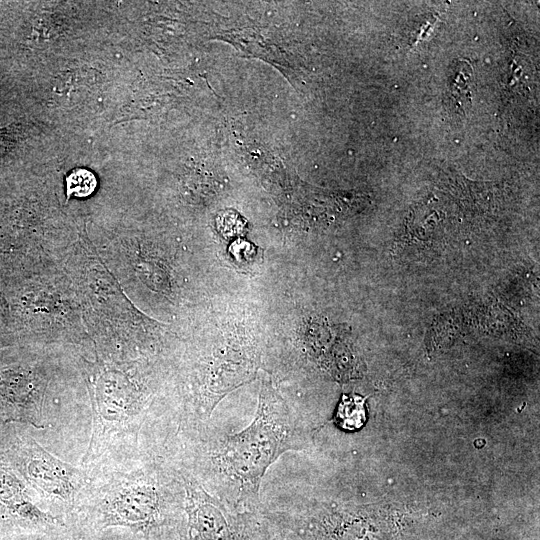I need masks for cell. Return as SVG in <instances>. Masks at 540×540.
<instances>
[{"label":"cell","instance_id":"cell-12","mask_svg":"<svg viewBox=\"0 0 540 540\" xmlns=\"http://www.w3.org/2000/svg\"><path fill=\"white\" fill-rule=\"evenodd\" d=\"M8 307L5 299L0 294V315H7Z\"/></svg>","mask_w":540,"mask_h":540},{"label":"cell","instance_id":"cell-8","mask_svg":"<svg viewBox=\"0 0 540 540\" xmlns=\"http://www.w3.org/2000/svg\"><path fill=\"white\" fill-rule=\"evenodd\" d=\"M189 518L192 527L203 540H232L228 524L222 513L195 485H188Z\"/></svg>","mask_w":540,"mask_h":540},{"label":"cell","instance_id":"cell-2","mask_svg":"<svg viewBox=\"0 0 540 540\" xmlns=\"http://www.w3.org/2000/svg\"><path fill=\"white\" fill-rule=\"evenodd\" d=\"M93 410V429L84 458L93 460L105 450L108 440L138 412V392L125 372L102 368L90 373L87 380Z\"/></svg>","mask_w":540,"mask_h":540},{"label":"cell","instance_id":"cell-7","mask_svg":"<svg viewBox=\"0 0 540 540\" xmlns=\"http://www.w3.org/2000/svg\"><path fill=\"white\" fill-rule=\"evenodd\" d=\"M0 519L27 525L55 521L33 504L23 483L8 470H0Z\"/></svg>","mask_w":540,"mask_h":540},{"label":"cell","instance_id":"cell-3","mask_svg":"<svg viewBox=\"0 0 540 540\" xmlns=\"http://www.w3.org/2000/svg\"><path fill=\"white\" fill-rule=\"evenodd\" d=\"M10 462L29 483L42 492L63 501H72L85 483L81 470L64 462L24 437L10 452Z\"/></svg>","mask_w":540,"mask_h":540},{"label":"cell","instance_id":"cell-9","mask_svg":"<svg viewBox=\"0 0 540 540\" xmlns=\"http://www.w3.org/2000/svg\"><path fill=\"white\" fill-rule=\"evenodd\" d=\"M365 398L359 395H343L335 413L334 421L343 430L355 431L366 422Z\"/></svg>","mask_w":540,"mask_h":540},{"label":"cell","instance_id":"cell-13","mask_svg":"<svg viewBox=\"0 0 540 540\" xmlns=\"http://www.w3.org/2000/svg\"><path fill=\"white\" fill-rule=\"evenodd\" d=\"M0 420H4V417H3V415H2L1 410H0ZM4 421H5V420H4Z\"/></svg>","mask_w":540,"mask_h":540},{"label":"cell","instance_id":"cell-6","mask_svg":"<svg viewBox=\"0 0 540 540\" xmlns=\"http://www.w3.org/2000/svg\"><path fill=\"white\" fill-rule=\"evenodd\" d=\"M158 503V494L153 486L142 482L122 483L103 500L104 526L147 527L157 515Z\"/></svg>","mask_w":540,"mask_h":540},{"label":"cell","instance_id":"cell-1","mask_svg":"<svg viewBox=\"0 0 540 540\" xmlns=\"http://www.w3.org/2000/svg\"><path fill=\"white\" fill-rule=\"evenodd\" d=\"M296 440L294 417L272 385L263 382L254 420L225 440L219 459L241 490L256 496L268 467L285 451L296 449Z\"/></svg>","mask_w":540,"mask_h":540},{"label":"cell","instance_id":"cell-4","mask_svg":"<svg viewBox=\"0 0 540 540\" xmlns=\"http://www.w3.org/2000/svg\"><path fill=\"white\" fill-rule=\"evenodd\" d=\"M51 273L50 279L26 288L20 296L21 315L33 327H81L79 302L66 276Z\"/></svg>","mask_w":540,"mask_h":540},{"label":"cell","instance_id":"cell-10","mask_svg":"<svg viewBox=\"0 0 540 540\" xmlns=\"http://www.w3.org/2000/svg\"><path fill=\"white\" fill-rule=\"evenodd\" d=\"M473 69L467 61H458L452 70L449 80L450 92L460 108L471 102V82Z\"/></svg>","mask_w":540,"mask_h":540},{"label":"cell","instance_id":"cell-5","mask_svg":"<svg viewBox=\"0 0 540 540\" xmlns=\"http://www.w3.org/2000/svg\"><path fill=\"white\" fill-rule=\"evenodd\" d=\"M47 381L30 367L13 365L0 369V410L5 421H21L37 428L42 414Z\"/></svg>","mask_w":540,"mask_h":540},{"label":"cell","instance_id":"cell-11","mask_svg":"<svg viewBox=\"0 0 540 540\" xmlns=\"http://www.w3.org/2000/svg\"><path fill=\"white\" fill-rule=\"evenodd\" d=\"M97 185L95 175L86 169H76L66 180L67 197L72 195L82 198L93 193Z\"/></svg>","mask_w":540,"mask_h":540}]
</instances>
